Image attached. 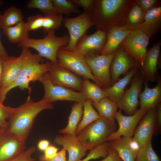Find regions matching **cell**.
<instances>
[{"mask_svg": "<svg viewBox=\"0 0 161 161\" xmlns=\"http://www.w3.org/2000/svg\"><path fill=\"white\" fill-rule=\"evenodd\" d=\"M110 147L114 149L123 161H135L136 155L120 138L109 142Z\"/></svg>", "mask_w": 161, "mask_h": 161, "instance_id": "33", "label": "cell"}, {"mask_svg": "<svg viewBox=\"0 0 161 161\" xmlns=\"http://www.w3.org/2000/svg\"><path fill=\"white\" fill-rule=\"evenodd\" d=\"M52 0L59 14L69 15L72 13H79L80 12L77 6L71 2L69 0Z\"/></svg>", "mask_w": 161, "mask_h": 161, "instance_id": "35", "label": "cell"}, {"mask_svg": "<svg viewBox=\"0 0 161 161\" xmlns=\"http://www.w3.org/2000/svg\"><path fill=\"white\" fill-rule=\"evenodd\" d=\"M23 15L21 10L12 6L0 15V27L13 26L23 21Z\"/></svg>", "mask_w": 161, "mask_h": 161, "instance_id": "29", "label": "cell"}, {"mask_svg": "<svg viewBox=\"0 0 161 161\" xmlns=\"http://www.w3.org/2000/svg\"><path fill=\"white\" fill-rule=\"evenodd\" d=\"M49 141L47 140H40L38 144V148L39 150L44 151L49 145Z\"/></svg>", "mask_w": 161, "mask_h": 161, "instance_id": "48", "label": "cell"}, {"mask_svg": "<svg viewBox=\"0 0 161 161\" xmlns=\"http://www.w3.org/2000/svg\"><path fill=\"white\" fill-rule=\"evenodd\" d=\"M15 109L0 103V128H8V123L7 120L11 116Z\"/></svg>", "mask_w": 161, "mask_h": 161, "instance_id": "38", "label": "cell"}, {"mask_svg": "<svg viewBox=\"0 0 161 161\" xmlns=\"http://www.w3.org/2000/svg\"><path fill=\"white\" fill-rule=\"evenodd\" d=\"M83 104V116L76 129V135L77 136L86 127L101 117L94 109L90 100L87 99Z\"/></svg>", "mask_w": 161, "mask_h": 161, "instance_id": "31", "label": "cell"}, {"mask_svg": "<svg viewBox=\"0 0 161 161\" xmlns=\"http://www.w3.org/2000/svg\"><path fill=\"white\" fill-rule=\"evenodd\" d=\"M138 124L133 138L137 141L141 148L151 141L156 129V107L148 110Z\"/></svg>", "mask_w": 161, "mask_h": 161, "instance_id": "17", "label": "cell"}, {"mask_svg": "<svg viewBox=\"0 0 161 161\" xmlns=\"http://www.w3.org/2000/svg\"><path fill=\"white\" fill-rule=\"evenodd\" d=\"M131 0H95L92 19L97 30L106 33L113 27L125 25Z\"/></svg>", "mask_w": 161, "mask_h": 161, "instance_id": "2", "label": "cell"}, {"mask_svg": "<svg viewBox=\"0 0 161 161\" xmlns=\"http://www.w3.org/2000/svg\"><path fill=\"white\" fill-rule=\"evenodd\" d=\"M26 7L29 9H37L44 14V16H53L59 14L52 0H30Z\"/></svg>", "mask_w": 161, "mask_h": 161, "instance_id": "32", "label": "cell"}, {"mask_svg": "<svg viewBox=\"0 0 161 161\" xmlns=\"http://www.w3.org/2000/svg\"><path fill=\"white\" fill-rule=\"evenodd\" d=\"M30 48H22L21 70L16 79L9 86L0 92V97L6 98L7 93L13 89L18 86L24 90L28 89L30 92L31 89L29 83L31 81L38 80L41 77L48 72L50 62L41 63L43 57L39 54H33Z\"/></svg>", "mask_w": 161, "mask_h": 161, "instance_id": "3", "label": "cell"}, {"mask_svg": "<svg viewBox=\"0 0 161 161\" xmlns=\"http://www.w3.org/2000/svg\"><path fill=\"white\" fill-rule=\"evenodd\" d=\"M92 103L97 110L101 117L112 122H115V116L118 108L117 103L106 97L101 99L98 103L92 102Z\"/></svg>", "mask_w": 161, "mask_h": 161, "instance_id": "28", "label": "cell"}, {"mask_svg": "<svg viewBox=\"0 0 161 161\" xmlns=\"http://www.w3.org/2000/svg\"><path fill=\"white\" fill-rule=\"evenodd\" d=\"M99 161H123L117 152L110 147L107 156L103 160Z\"/></svg>", "mask_w": 161, "mask_h": 161, "instance_id": "46", "label": "cell"}, {"mask_svg": "<svg viewBox=\"0 0 161 161\" xmlns=\"http://www.w3.org/2000/svg\"><path fill=\"white\" fill-rule=\"evenodd\" d=\"M39 161H43L41 160H40Z\"/></svg>", "mask_w": 161, "mask_h": 161, "instance_id": "52", "label": "cell"}, {"mask_svg": "<svg viewBox=\"0 0 161 161\" xmlns=\"http://www.w3.org/2000/svg\"><path fill=\"white\" fill-rule=\"evenodd\" d=\"M144 79L140 69L132 78L129 89L117 103L118 108L123 111L127 116L134 114L137 110L139 95L141 93Z\"/></svg>", "mask_w": 161, "mask_h": 161, "instance_id": "12", "label": "cell"}, {"mask_svg": "<svg viewBox=\"0 0 161 161\" xmlns=\"http://www.w3.org/2000/svg\"><path fill=\"white\" fill-rule=\"evenodd\" d=\"M115 53L84 56L92 73L103 88H108L111 86L110 67Z\"/></svg>", "mask_w": 161, "mask_h": 161, "instance_id": "10", "label": "cell"}, {"mask_svg": "<svg viewBox=\"0 0 161 161\" xmlns=\"http://www.w3.org/2000/svg\"><path fill=\"white\" fill-rule=\"evenodd\" d=\"M147 111L140 108L134 114L130 116L123 115L120 109L117 111L115 119L117 122L119 128L109 137L108 142L122 136L132 137L139 122Z\"/></svg>", "mask_w": 161, "mask_h": 161, "instance_id": "14", "label": "cell"}, {"mask_svg": "<svg viewBox=\"0 0 161 161\" xmlns=\"http://www.w3.org/2000/svg\"><path fill=\"white\" fill-rule=\"evenodd\" d=\"M69 1L77 6H80L83 7L84 9V12L92 17L94 10L95 0H69Z\"/></svg>", "mask_w": 161, "mask_h": 161, "instance_id": "42", "label": "cell"}, {"mask_svg": "<svg viewBox=\"0 0 161 161\" xmlns=\"http://www.w3.org/2000/svg\"><path fill=\"white\" fill-rule=\"evenodd\" d=\"M54 141L55 144L63 146V148L68 151L69 159L67 161H78L87 154L86 149L76 135H57Z\"/></svg>", "mask_w": 161, "mask_h": 161, "instance_id": "18", "label": "cell"}, {"mask_svg": "<svg viewBox=\"0 0 161 161\" xmlns=\"http://www.w3.org/2000/svg\"><path fill=\"white\" fill-rule=\"evenodd\" d=\"M134 30L125 25L112 27L106 33L107 41L100 55L110 54L116 52L124 40Z\"/></svg>", "mask_w": 161, "mask_h": 161, "instance_id": "20", "label": "cell"}, {"mask_svg": "<svg viewBox=\"0 0 161 161\" xmlns=\"http://www.w3.org/2000/svg\"><path fill=\"white\" fill-rule=\"evenodd\" d=\"M59 148L52 145H49L44 151V154L41 156L44 159H50L54 157L57 153Z\"/></svg>", "mask_w": 161, "mask_h": 161, "instance_id": "44", "label": "cell"}, {"mask_svg": "<svg viewBox=\"0 0 161 161\" xmlns=\"http://www.w3.org/2000/svg\"><path fill=\"white\" fill-rule=\"evenodd\" d=\"M139 8L145 12L153 9L160 7L161 1L158 0H134Z\"/></svg>", "mask_w": 161, "mask_h": 161, "instance_id": "40", "label": "cell"}, {"mask_svg": "<svg viewBox=\"0 0 161 161\" xmlns=\"http://www.w3.org/2000/svg\"><path fill=\"white\" fill-rule=\"evenodd\" d=\"M157 84L153 88L149 87L148 81L144 80L145 86L143 91L140 94V108L146 110L156 108L161 101V79L159 76L157 77Z\"/></svg>", "mask_w": 161, "mask_h": 161, "instance_id": "22", "label": "cell"}, {"mask_svg": "<svg viewBox=\"0 0 161 161\" xmlns=\"http://www.w3.org/2000/svg\"><path fill=\"white\" fill-rule=\"evenodd\" d=\"M116 130L115 122L101 117L84 128L77 137L86 150H91L108 142L109 138Z\"/></svg>", "mask_w": 161, "mask_h": 161, "instance_id": "5", "label": "cell"}, {"mask_svg": "<svg viewBox=\"0 0 161 161\" xmlns=\"http://www.w3.org/2000/svg\"><path fill=\"white\" fill-rule=\"evenodd\" d=\"M3 70L0 85V92L9 86L17 78L21 69V56H9L3 60Z\"/></svg>", "mask_w": 161, "mask_h": 161, "instance_id": "21", "label": "cell"}, {"mask_svg": "<svg viewBox=\"0 0 161 161\" xmlns=\"http://www.w3.org/2000/svg\"><path fill=\"white\" fill-rule=\"evenodd\" d=\"M110 146L109 142H106L99 145L90 150L87 157L83 160L78 161H89L92 159L106 157L109 153Z\"/></svg>", "mask_w": 161, "mask_h": 161, "instance_id": "37", "label": "cell"}, {"mask_svg": "<svg viewBox=\"0 0 161 161\" xmlns=\"http://www.w3.org/2000/svg\"><path fill=\"white\" fill-rule=\"evenodd\" d=\"M83 103L76 102L72 106L69 117L67 125L64 129L59 130V132L64 134L76 135V131L83 114Z\"/></svg>", "mask_w": 161, "mask_h": 161, "instance_id": "25", "label": "cell"}, {"mask_svg": "<svg viewBox=\"0 0 161 161\" xmlns=\"http://www.w3.org/2000/svg\"><path fill=\"white\" fill-rule=\"evenodd\" d=\"M140 68H137L131 69L123 78L111 86L106 88H102L106 97L117 103L119 102L124 95L126 87Z\"/></svg>", "mask_w": 161, "mask_h": 161, "instance_id": "23", "label": "cell"}, {"mask_svg": "<svg viewBox=\"0 0 161 161\" xmlns=\"http://www.w3.org/2000/svg\"><path fill=\"white\" fill-rule=\"evenodd\" d=\"M161 27V7L147 12L143 22L139 29L150 38L157 34Z\"/></svg>", "mask_w": 161, "mask_h": 161, "instance_id": "24", "label": "cell"}, {"mask_svg": "<svg viewBox=\"0 0 161 161\" xmlns=\"http://www.w3.org/2000/svg\"><path fill=\"white\" fill-rule=\"evenodd\" d=\"M36 149L35 146L26 149L16 156L5 161H35L36 159L32 157Z\"/></svg>", "mask_w": 161, "mask_h": 161, "instance_id": "41", "label": "cell"}, {"mask_svg": "<svg viewBox=\"0 0 161 161\" xmlns=\"http://www.w3.org/2000/svg\"><path fill=\"white\" fill-rule=\"evenodd\" d=\"M56 57L60 66L79 76L92 80L102 87L92 73L84 56L75 51H69L61 47L57 52Z\"/></svg>", "mask_w": 161, "mask_h": 161, "instance_id": "6", "label": "cell"}, {"mask_svg": "<svg viewBox=\"0 0 161 161\" xmlns=\"http://www.w3.org/2000/svg\"><path fill=\"white\" fill-rule=\"evenodd\" d=\"M3 1H0V6L1 5V4L3 3Z\"/></svg>", "mask_w": 161, "mask_h": 161, "instance_id": "51", "label": "cell"}, {"mask_svg": "<svg viewBox=\"0 0 161 161\" xmlns=\"http://www.w3.org/2000/svg\"><path fill=\"white\" fill-rule=\"evenodd\" d=\"M120 139L136 155L140 148L139 143L133 138L127 136H122Z\"/></svg>", "mask_w": 161, "mask_h": 161, "instance_id": "43", "label": "cell"}, {"mask_svg": "<svg viewBox=\"0 0 161 161\" xmlns=\"http://www.w3.org/2000/svg\"><path fill=\"white\" fill-rule=\"evenodd\" d=\"M161 41L154 44L147 52L144 64L140 69L144 80L153 83L157 80Z\"/></svg>", "mask_w": 161, "mask_h": 161, "instance_id": "19", "label": "cell"}, {"mask_svg": "<svg viewBox=\"0 0 161 161\" xmlns=\"http://www.w3.org/2000/svg\"><path fill=\"white\" fill-rule=\"evenodd\" d=\"M161 126V103L156 106V129L160 128Z\"/></svg>", "mask_w": 161, "mask_h": 161, "instance_id": "47", "label": "cell"}, {"mask_svg": "<svg viewBox=\"0 0 161 161\" xmlns=\"http://www.w3.org/2000/svg\"><path fill=\"white\" fill-rule=\"evenodd\" d=\"M62 24L68 30L69 41L67 46L61 47L69 51H75L78 40L94 25L92 17L84 12L75 17H65L63 19Z\"/></svg>", "mask_w": 161, "mask_h": 161, "instance_id": "8", "label": "cell"}, {"mask_svg": "<svg viewBox=\"0 0 161 161\" xmlns=\"http://www.w3.org/2000/svg\"><path fill=\"white\" fill-rule=\"evenodd\" d=\"M46 74L54 84L82 92L83 79L60 66L58 62L52 63Z\"/></svg>", "mask_w": 161, "mask_h": 161, "instance_id": "11", "label": "cell"}, {"mask_svg": "<svg viewBox=\"0 0 161 161\" xmlns=\"http://www.w3.org/2000/svg\"><path fill=\"white\" fill-rule=\"evenodd\" d=\"M39 81L43 84L44 88L43 98L52 103L58 100H68L83 103L87 99L82 92H76L65 87L54 84L48 77L46 73Z\"/></svg>", "mask_w": 161, "mask_h": 161, "instance_id": "9", "label": "cell"}, {"mask_svg": "<svg viewBox=\"0 0 161 161\" xmlns=\"http://www.w3.org/2000/svg\"><path fill=\"white\" fill-rule=\"evenodd\" d=\"M150 38L144 32L138 29L130 33L120 45L141 66H143L147 54V47Z\"/></svg>", "mask_w": 161, "mask_h": 161, "instance_id": "7", "label": "cell"}, {"mask_svg": "<svg viewBox=\"0 0 161 161\" xmlns=\"http://www.w3.org/2000/svg\"><path fill=\"white\" fill-rule=\"evenodd\" d=\"M135 161H160L153 148L151 141L148 142L140 148L136 156Z\"/></svg>", "mask_w": 161, "mask_h": 161, "instance_id": "34", "label": "cell"}, {"mask_svg": "<svg viewBox=\"0 0 161 161\" xmlns=\"http://www.w3.org/2000/svg\"><path fill=\"white\" fill-rule=\"evenodd\" d=\"M83 79L82 92L84 93L87 99L90 100L93 103H97L106 97L104 92L100 86L95 83L91 82L88 79L84 78Z\"/></svg>", "mask_w": 161, "mask_h": 161, "instance_id": "30", "label": "cell"}, {"mask_svg": "<svg viewBox=\"0 0 161 161\" xmlns=\"http://www.w3.org/2000/svg\"><path fill=\"white\" fill-rule=\"evenodd\" d=\"M42 27L44 34L51 30L58 29L62 25L63 18L59 14L53 16H44Z\"/></svg>", "mask_w": 161, "mask_h": 161, "instance_id": "36", "label": "cell"}, {"mask_svg": "<svg viewBox=\"0 0 161 161\" xmlns=\"http://www.w3.org/2000/svg\"><path fill=\"white\" fill-rule=\"evenodd\" d=\"M137 68L141 67L120 45L110 65L111 86L120 79L121 75H126L131 69Z\"/></svg>", "mask_w": 161, "mask_h": 161, "instance_id": "16", "label": "cell"}, {"mask_svg": "<svg viewBox=\"0 0 161 161\" xmlns=\"http://www.w3.org/2000/svg\"><path fill=\"white\" fill-rule=\"evenodd\" d=\"M66 151L64 148L57 152L56 155L53 158L50 159H45L41 155L40 156V160L43 161H67L66 160Z\"/></svg>", "mask_w": 161, "mask_h": 161, "instance_id": "45", "label": "cell"}, {"mask_svg": "<svg viewBox=\"0 0 161 161\" xmlns=\"http://www.w3.org/2000/svg\"><path fill=\"white\" fill-rule=\"evenodd\" d=\"M55 30H51L42 39H35L28 37L18 44L20 47L32 48L36 50L43 57L52 63L58 62L57 54L61 47L67 46L69 42V36L65 35L62 37L56 36Z\"/></svg>", "mask_w": 161, "mask_h": 161, "instance_id": "4", "label": "cell"}, {"mask_svg": "<svg viewBox=\"0 0 161 161\" xmlns=\"http://www.w3.org/2000/svg\"><path fill=\"white\" fill-rule=\"evenodd\" d=\"M107 39L106 34L99 30L86 34L77 42L75 51L84 56L100 54Z\"/></svg>", "mask_w": 161, "mask_h": 161, "instance_id": "15", "label": "cell"}, {"mask_svg": "<svg viewBox=\"0 0 161 161\" xmlns=\"http://www.w3.org/2000/svg\"><path fill=\"white\" fill-rule=\"evenodd\" d=\"M3 70V59L0 57V85Z\"/></svg>", "mask_w": 161, "mask_h": 161, "instance_id": "50", "label": "cell"}, {"mask_svg": "<svg viewBox=\"0 0 161 161\" xmlns=\"http://www.w3.org/2000/svg\"><path fill=\"white\" fill-rule=\"evenodd\" d=\"M44 19V17L40 14L29 16L26 22L28 31L35 30L42 28Z\"/></svg>", "mask_w": 161, "mask_h": 161, "instance_id": "39", "label": "cell"}, {"mask_svg": "<svg viewBox=\"0 0 161 161\" xmlns=\"http://www.w3.org/2000/svg\"><path fill=\"white\" fill-rule=\"evenodd\" d=\"M146 13L141 10L132 0L125 18L124 25L134 30L139 29L144 21Z\"/></svg>", "mask_w": 161, "mask_h": 161, "instance_id": "27", "label": "cell"}, {"mask_svg": "<svg viewBox=\"0 0 161 161\" xmlns=\"http://www.w3.org/2000/svg\"><path fill=\"white\" fill-rule=\"evenodd\" d=\"M8 40L13 44H18L23 39L29 37L28 31L26 22L22 21L13 26L2 29Z\"/></svg>", "mask_w": 161, "mask_h": 161, "instance_id": "26", "label": "cell"}, {"mask_svg": "<svg viewBox=\"0 0 161 161\" xmlns=\"http://www.w3.org/2000/svg\"><path fill=\"white\" fill-rule=\"evenodd\" d=\"M7 128H0V161L13 158L26 149V141L20 139Z\"/></svg>", "mask_w": 161, "mask_h": 161, "instance_id": "13", "label": "cell"}, {"mask_svg": "<svg viewBox=\"0 0 161 161\" xmlns=\"http://www.w3.org/2000/svg\"><path fill=\"white\" fill-rule=\"evenodd\" d=\"M0 37V57L3 60H5L9 56L6 49L1 43Z\"/></svg>", "mask_w": 161, "mask_h": 161, "instance_id": "49", "label": "cell"}, {"mask_svg": "<svg viewBox=\"0 0 161 161\" xmlns=\"http://www.w3.org/2000/svg\"><path fill=\"white\" fill-rule=\"evenodd\" d=\"M52 103L43 98L35 102L29 95L24 103L16 108L8 119V130L21 140L26 141L37 115L44 110L53 109Z\"/></svg>", "mask_w": 161, "mask_h": 161, "instance_id": "1", "label": "cell"}]
</instances>
